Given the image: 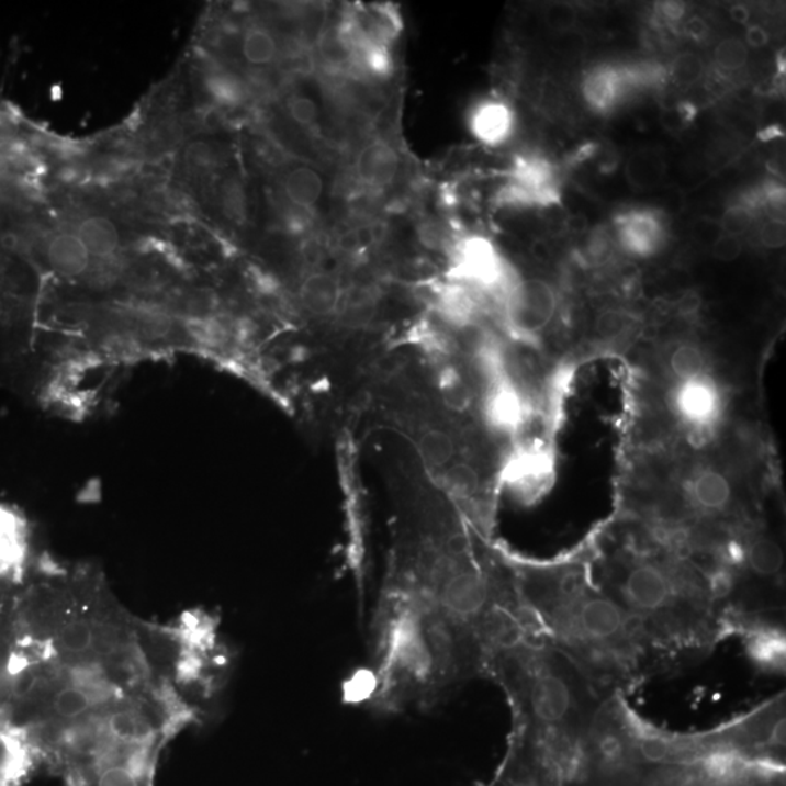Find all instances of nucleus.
I'll use <instances>...</instances> for the list:
<instances>
[{
    "instance_id": "a211bd4d",
    "label": "nucleus",
    "mask_w": 786,
    "mask_h": 786,
    "mask_svg": "<svg viewBox=\"0 0 786 786\" xmlns=\"http://www.w3.org/2000/svg\"><path fill=\"white\" fill-rule=\"evenodd\" d=\"M78 238L82 240L89 256L93 258L113 257L120 248V232L113 221L104 216L85 218L78 226Z\"/></svg>"
},
{
    "instance_id": "5701e85b",
    "label": "nucleus",
    "mask_w": 786,
    "mask_h": 786,
    "mask_svg": "<svg viewBox=\"0 0 786 786\" xmlns=\"http://www.w3.org/2000/svg\"><path fill=\"white\" fill-rule=\"evenodd\" d=\"M204 85L209 96L223 106H238L247 98L244 83L227 71H213L205 78Z\"/></svg>"
},
{
    "instance_id": "ddd939ff",
    "label": "nucleus",
    "mask_w": 786,
    "mask_h": 786,
    "mask_svg": "<svg viewBox=\"0 0 786 786\" xmlns=\"http://www.w3.org/2000/svg\"><path fill=\"white\" fill-rule=\"evenodd\" d=\"M285 200L303 213H314L327 195V181L318 168L299 164L289 168L281 178Z\"/></svg>"
},
{
    "instance_id": "473e14b6",
    "label": "nucleus",
    "mask_w": 786,
    "mask_h": 786,
    "mask_svg": "<svg viewBox=\"0 0 786 786\" xmlns=\"http://www.w3.org/2000/svg\"><path fill=\"white\" fill-rule=\"evenodd\" d=\"M759 238H761V243L765 248H783L786 243L785 223L781 218H771L770 222L762 226Z\"/></svg>"
},
{
    "instance_id": "f704fd0d",
    "label": "nucleus",
    "mask_w": 786,
    "mask_h": 786,
    "mask_svg": "<svg viewBox=\"0 0 786 786\" xmlns=\"http://www.w3.org/2000/svg\"><path fill=\"white\" fill-rule=\"evenodd\" d=\"M660 12L665 21L677 22L681 21L686 13L685 3L682 2H664L660 4Z\"/></svg>"
},
{
    "instance_id": "e433bc0d",
    "label": "nucleus",
    "mask_w": 786,
    "mask_h": 786,
    "mask_svg": "<svg viewBox=\"0 0 786 786\" xmlns=\"http://www.w3.org/2000/svg\"><path fill=\"white\" fill-rule=\"evenodd\" d=\"M565 227L571 234H586L590 227L588 218L586 214L583 213L571 214V216L566 217Z\"/></svg>"
},
{
    "instance_id": "ea45409f",
    "label": "nucleus",
    "mask_w": 786,
    "mask_h": 786,
    "mask_svg": "<svg viewBox=\"0 0 786 786\" xmlns=\"http://www.w3.org/2000/svg\"><path fill=\"white\" fill-rule=\"evenodd\" d=\"M699 307V299L698 296H694V294H687V296L682 299L681 302V312L682 314H692V312H695Z\"/></svg>"
},
{
    "instance_id": "a878e982",
    "label": "nucleus",
    "mask_w": 786,
    "mask_h": 786,
    "mask_svg": "<svg viewBox=\"0 0 786 786\" xmlns=\"http://www.w3.org/2000/svg\"><path fill=\"white\" fill-rule=\"evenodd\" d=\"M670 369L678 382L690 381V379L704 377L705 356L698 347L692 344H683L673 351L670 357Z\"/></svg>"
},
{
    "instance_id": "c9c22d12",
    "label": "nucleus",
    "mask_w": 786,
    "mask_h": 786,
    "mask_svg": "<svg viewBox=\"0 0 786 786\" xmlns=\"http://www.w3.org/2000/svg\"><path fill=\"white\" fill-rule=\"evenodd\" d=\"M745 43H748L750 47L762 48L767 46L770 37H767V33L762 26L752 25L749 26L748 33H745Z\"/></svg>"
},
{
    "instance_id": "4be33fe9",
    "label": "nucleus",
    "mask_w": 786,
    "mask_h": 786,
    "mask_svg": "<svg viewBox=\"0 0 786 786\" xmlns=\"http://www.w3.org/2000/svg\"><path fill=\"white\" fill-rule=\"evenodd\" d=\"M454 441L449 433L430 428L419 436L418 452L431 469L448 467L454 457Z\"/></svg>"
},
{
    "instance_id": "2eb2a0df",
    "label": "nucleus",
    "mask_w": 786,
    "mask_h": 786,
    "mask_svg": "<svg viewBox=\"0 0 786 786\" xmlns=\"http://www.w3.org/2000/svg\"><path fill=\"white\" fill-rule=\"evenodd\" d=\"M737 627L748 631L745 641L752 659L761 667L767 670H784L785 665V640L779 628H772L770 624L759 622L752 619L750 622H741Z\"/></svg>"
},
{
    "instance_id": "423d86ee",
    "label": "nucleus",
    "mask_w": 786,
    "mask_h": 786,
    "mask_svg": "<svg viewBox=\"0 0 786 786\" xmlns=\"http://www.w3.org/2000/svg\"><path fill=\"white\" fill-rule=\"evenodd\" d=\"M405 160L390 138L372 136L357 149L351 160V176L370 193H385L404 173Z\"/></svg>"
},
{
    "instance_id": "f257e3e1",
    "label": "nucleus",
    "mask_w": 786,
    "mask_h": 786,
    "mask_svg": "<svg viewBox=\"0 0 786 786\" xmlns=\"http://www.w3.org/2000/svg\"><path fill=\"white\" fill-rule=\"evenodd\" d=\"M370 707L382 714L430 708L482 673L476 638L430 603L385 582L370 627Z\"/></svg>"
},
{
    "instance_id": "1a4fd4ad",
    "label": "nucleus",
    "mask_w": 786,
    "mask_h": 786,
    "mask_svg": "<svg viewBox=\"0 0 786 786\" xmlns=\"http://www.w3.org/2000/svg\"><path fill=\"white\" fill-rule=\"evenodd\" d=\"M552 473V460L539 450H521L508 460L504 482L513 493L534 499L547 490Z\"/></svg>"
},
{
    "instance_id": "6ab92c4d",
    "label": "nucleus",
    "mask_w": 786,
    "mask_h": 786,
    "mask_svg": "<svg viewBox=\"0 0 786 786\" xmlns=\"http://www.w3.org/2000/svg\"><path fill=\"white\" fill-rule=\"evenodd\" d=\"M695 506L705 513H721L730 506L732 490L727 478L717 471H705L690 485Z\"/></svg>"
},
{
    "instance_id": "c756f323",
    "label": "nucleus",
    "mask_w": 786,
    "mask_h": 786,
    "mask_svg": "<svg viewBox=\"0 0 786 786\" xmlns=\"http://www.w3.org/2000/svg\"><path fill=\"white\" fill-rule=\"evenodd\" d=\"M577 11L566 3L549 4L547 11H544V21H547L549 29L558 31V33L573 30L574 25L577 24Z\"/></svg>"
},
{
    "instance_id": "aec40b11",
    "label": "nucleus",
    "mask_w": 786,
    "mask_h": 786,
    "mask_svg": "<svg viewBox=\"0 0 786 786\" xmlns=\"http://www.w3.org/2000/svg\"><path fill=\"white\" fill-rule=\"evenodd\" d=\"M240 52L249 66L267 67L274 64L283 50L267 26L254 24L245 30Z\"/></svg>"
},
{
    "instance_id": "6e6552de",
    "label": "nucleus",
    "mask_w": 786,
    "mask_h": 786,
    "mask_svg": "<svg viewBox=\"0 0 786 786\" xmlns=\"http://www.w3.org/2000/svg\"><path fill=\"white\" fill-rule=\"evenodd\" d=\"M485 415L491 427L507 435H513L524 427L525 396L506 373L491 379L490 390L486 392Z\"/></svg>"
},
{
    "instance_id": "7ed1b4c3",
    "label": "nucleus",
    "mask_w": 786,
    "mask_h": 786,
    "mask_svg": "<svg viewBox=\"0 0 786 786\" xmlns=\"http://www.w3.org/2000/svg\"><path fill=\"white\" fill-rule=\"evenodd\" d=\"M584 786H785V763L745 752L726 730L674 737L641 727Z\"/></svg>"
},
{
    "instance_id": "dca6fc26",
    "label": "nucleus",
    "mask_w": 786,
    "mask_h": 786,
    "mask_svg": "<svg viewBox=\"0 0 786 786\" xmlns=\"http://www.w3.org/2000/svg\"><path fill=\"white\" fill-rule=\"evenodd\" d=\"M47 260L57 274L76 279L83 276L91 266L92 257L85 248L78 235L64 234L55 235L47 245Z\"/></svg>"
},
{
    "instance_id": "412c9836",
    "label": "nucleus",
    "mask_w": 786,
    "mask_h": 786,
    "mask_svg": "<svg viewBox=\"0 0 786 786\" xmlns=\"http://www.w3.org/2000/svg\"><path fill=\"white\" fill-rule=\"evenodd\" d=\"M745 562H748L749 570L759 577H776L783 570L784 552L774 539L759 536L749 543Z\"/></svg>"
},
{
    "instance_id": "9b49d317",
    "label": "nucleus",
    "mask_w": 786,
    "mask_h": 786,
    "mask_svg": "<svg viewBox=\"0 0 786 786\" xmlns=\"http://www.w3.org/2000/svg\"><path fill=\"white\" fill-rule=\"evenodd\" d=\"M618 236L625 251L651 257L664 243V226L654 213L640 210L619 217Z\"/></svg>"
},
{
    "instance_id": "4c0bfd02",
    "label": "nucleus",
    "mask_w": 786,
    "mask_h": 786,
    "mask_svg": "<svg viewBox=\"0 0 786 786\" xmlns=\"http://www.w3.org/2000/svg\"><path fill=\"white\" fill-rule=\"evenodd\" d=\"M730 16L737 24L745 25L750 20V12L743 4H736V7L730 9Z\"/></svg>"
},
{
    "instance_id": "c85d7f7f",
    "label": "nucleus",
    "mask_w": 786,
    "mask_h": 786,
    "mask_svg": "<svg viewBox=\"0 0 786 786\" xmlns=\"http://www.w3.org/2000/svg\"><path fill=\"white\" fill-rule=\"evenodd\" d=\"M754 221L753 209L745 204H732L723 212L720 218V227L723 235L737 236L743 235Z\"/></svg>"
},
{
    "instance_id": "7c9ffc66",
    "label": "nucleus",
    "mask_w": 786,
    "mask_h": 786,
    "mask_svg": "<svg viewBox=\"0 0 786 786\" xmlns=\"http://www.w3.org/2000/svg\"><path fill=\"white\" fill-rule=\"evenodd\" d=\"M712 257L721 262H732L743 252V245L737 236L721 235L720 238L711 245Z\"/></svg>"
},
{
    "instance_id": "39448f33",
    "label": "nucleus",
    "mask_w": 786,
    "mask_h": 786,
    "mask_svg": "<svg viewBox=\"0 0 786 786\" xmlns=\"http://www.w3.org/2000/svg\"><path fill=\"white\" fill-rule=\"evenodd\" d=\"M508 327L521 338L542 333L557 314V294L542 280H520L503 297Z\"/></svg>"
},
{
    "instance_id": "2f4dec72",
    "label": "nucleus",
    "mask_w": 786,
    "mask_h": 786,
    "mask_svg": "<svg viewBox=\"0 0 786 786\" xmlns=\"http://www.w3.org/2000/svg\"><path fill=\"white\" fill-rule=\"evenodd\" d=\"M628 327L629 318L627 315L620 314V312H605V314L597 319L598 334L605 338L619 337Z\"/></svg>"
},
{
    "instance_id": "393cba45",
    "label": "nucleus",
    "mask_w": 786,
    "mask_h": 786,
    "mask_svg": "<svg viewBox=\"0 0 786 786\" xmlns=\"http://www.w3.org/2000/svg\"><path fill=\"white\" fill-rule=\"evenodd\" d=\"M285 113H288L290 122L305 132L316 131L319 127L321 119H323V110H321L318 101L305 92H294L288 98Z\"/></svg>"
},
{
    "instance_id": "4468645a",
    "label": "nucleus",
    "mask_w": 786,
    "mask_h": 786,
    "mask_svg": "<svg viewBox=\"0 0 786 786\" xmlns=\"http://www.w3.org/2000/svg\"><path fill=\"white\" fill-rule=\"evenodd\" d=\"M475 290L449 280L435 293V307L440 318L457 328H467L475 323L480 302Z\"/></svg>"
},
{
    "instance_id": "0eeeda50",
    "label": "nucleus",
    "mask_w": 786,
    "mask_h": 786,
    "mask_svg": "<svg viewBox=\"0 0 786 786\" xmlns=\"http://www.w3.org/2000/svg\"><path fill=\"white\" fill-rule=\"evenodd\" d=\"M673 404L676 414L687 426L704 430L720 417L722 396L712 379L704 374L690 381L678 382Z\"/></svg>"
},
{
    "instance_id": "a19ab883",
    "label": "nucleus",
    "mask_w": 786,
    "mask_h": 786,
    "mask_svg": "<svg viewBox=\"0 0 786 786\" xmlns=\"http://www.w3.org/2000/svg\"><path fill=\"white\" fill-rule=\"evenodd\" d=\"M3 314H4V303L2 301V297H0V319L3 318Z\"/></svg>"
},
{
    "instance_id": "bb28decb",
    "label": "nucleus",
    "mask_w": 786,
    "mask_h": 786,
    "mask_svg": "<svg viewBox=\"0 0 786 786\" xmlns=\"http://www.w3.org/2000/svg\"><path fill=\"white\" fill-rule=\"evenodd\" d=\"M707 66L699 56L694 53H683L673 60L670 66V80L678 88H690L704 78Z\"/></svg>"
},
{
    "instance_id": "20e7f679",
    "label": "nucleus",
    "mask_w": 786,
    "mask_h": 786,
    "mask_svg": "<svg viewBox=\"0 0 786 786\" xmlns=\"http://www.w3.org/2000/svg\"><path fill=\"white\" fill-rule=\"evenodd\" d=\"M449 279L475 292L506 296L519 277L513 274L502 252L489 238L468 235L453 244Z\"/></svg>"
},
{
    "instance_id": "cd10ccee",
    "label": "nucleus",
    "mask_w": 786,
    "mask_h": 786,
    "mask_svg": "<svg viewBox=\"0 0 786 786\" xmlns=\"http://www.w3.org/2000/svg\"><path fill=\"white\" fill-rule=\"evenodd\" d=\"M714 59L720 69L727 71L740 70L749 59L748 46L740 38L730 37L722 40L714 53Z\"/></svg>"
},
{
    "instance_id": "72a5a7b5",
    "label": "nucleus",
    "mask_w": 786,
    "mask_h": 786,
    "mask_svg": "<svg viewBox=\"0 0 786 786\" xmlns=\"http://www.w3.org/2000/svg\"><path fill=\"white\" fill-rule=\"evenodd\" d=\"M685 33L687 37L695 40V42H703L709 33L707 22L703 18L694 16L687 20L685 24Z\"/></svg>"
},
{
    "instance_id": "f8f14e48",
    "label": "nucleus",
    "mask_w": 786,
    "mask_h": 786,
    "mask_svg": "<svg viewBox=\"0 0 786 786\" xmlns=\"http://www.w3.org/2000/svg\"><path fill=\"white\" fill-rule=\"evenodd\" d=\"M341 280L334 272L315 270L303 279L299 301L303 311L315 318H329L341 310L344 301Z\"/></svg>"
},
{
    "instance_id": "9d476101",
    "label": "nucleus",
    "mask_w": 786,
    "mask_h": 786,
    "mask_svg": "<svg viewBox=\"0 0 786 786\" xmlns=\"http://www.w3.org/2000/svg\"><path fill=\"white\" fill-rule=\"evenodd\" d=\"M469 131L482 145L498 147L513 136L516 115L502 100H484L473 106L468 117Z\"/></svg>"
},
{
    "instance_id": "58836bf2",
    "label": "nucleus",
    "mask_w": 786,
    "mask_h": 786,
    "mask_svg": "<svg viewBox=\"0 0 786 786\" xmlns=\"http://www.w3.org/2000/svg\"><path fill=\"white\" fill-rule=\"evenodd\" d=\"M531 254H534L535 258H538V260H548L549 256H551V252H549L548 244L544 243L542 239H536L534 240V244H531Z\"/></svg>"
},
{
    "instance_id": "b1692460",
    "label": "nucleus",
    "mask_w": 786,
    "mask_h": 786,
    "mask_svg": "<svg viewBox=\"0 0 786 786\" xmlns=\"http://www.w3.org/2000/svg\"><path fill=\"white\" fill-rule=\"evenodd\" d=\"M441 485L450 497L467 502L476 494L480 489V476L475 469L467 463H454L446 468L441 475Z\"/></svg>"
},
{
    "instance_id": "f03ea898",
    "label": "nucleus",
    "mask_w": 786,
    "mask_h": 786,
    "mask_svg": "<svg viewBox=\"0 0 786 786\" xmlns=\"http://www.w3.org/2000/svg\"><path fill=\"white\" fill-rule=\"evenodd\" d=\"M513 586L553 647L596 683L628 681L650 650L663 649L653 629L579 574L517 566Z\"/></svg>"
},
{
    "instance_id": "f3484780",
    "label": "nucleus",
    "mask_w": 786,
    "mask_h": 786,
    "mask_svg": "<svg viewBox=\"0 0 786 786\" xmlns=\"http://www.w3.org/2000/svg\"><path fill=\"white\" fill-rule=\"evenodd\" d=\"M629 82V74L614 67H598L584 79L583 96L593 110L607 113L620 100Z\"/></svg>"
}]
</instances>
